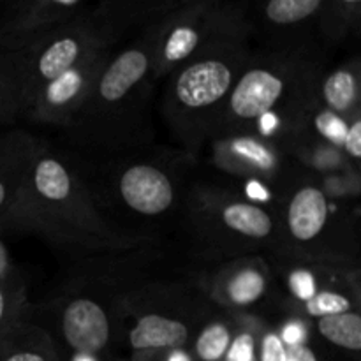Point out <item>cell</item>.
Masks as SVG:
<instances>
[{
	"mask_svg": "<svg viewBox=\"0 0 361 361\" xmlns=\"http://www.w3.org/2000/svg\"><path fill=\"white\" fill-rule=\"evenodd\" d=\"M2 226L32 231L87 259L140 252L154 243L150 235L126 231L106 219L80 169L46 143H39L27 183Z\"/></svg>",
	"mask_w": 361,
	"mask_h": 361,
	"instance_id": "1",
	"label": "cell"
},
{
	"mask_svg": "<svg viewBox=\"0 0 361 361\" xmlns=\"http://www.w3.org/2000/svg\"><path fill=\"white\" fill-rule=\"evenodd\" d=\"M154 27L111 53L88 97L62 129L74 145L116 154L143 143L155 81Z\"/></svg>",
	"mask_w": 361,
	"mask_h": 361,
	"instance_id": "2",
	"label": "cell"
},
{
	"mask_svg": "<svg viewBox=\"0 0 361 361\" xmlns=\"http://www.w3.org/2000/svg\"><path fill=\"white\" fill-rule=\"evenodd\" d=\"M323 69L317 49L254 51L233 87L215 136L259 133L271 122L270 137L279 143L296 116L317 102L316 83Z\"/></svg>",
	"mask_w": 361,
	"mask_h": 361,
	"instance_id": "3",
	"label": "cell"
},
{
	"mask_svg": "<svg viewBox=\"0 0 361 361\" xmlns=\"http://www.w3.org/2000/svg\"><path fill=\"white\" fill-rule=\"evenodd\" d=\"M250 37H233L197 53L168 76L162 109L189 155L210 143L233 87L252 56Z\"/></svg>",
	"mask_w": 361,
	"mask_h": 361,
	"instance_id": "4",
	"label": "cell"
},
{
	"mask_svg": "<svg viewBox=\"0 0 361 361\" xmlns=\"http://www.w3.org/2000/svg\"><path fill=\"white\" fill-rule=\"evenodd\" d=\"M182 212L194 243L210 259L222 263L277 250L279 212L242 194L196 183L189 187Z\"/></svg>",
	"mask_w": 361,
	"mask_h": 361,
	"instance_id": "5",
	"label": "cell"
},
{
	"mask_svg": "<svg viewBox=\"0 0 361 361\" xmlns=\"http://www.w3.org/2000/svg\"><path fill=\"white\" fill-rule=\"evenodd\" d=\"M212 309L196 281H145L116 309V338L123 335L133 358L185 351Z\"/></svg>",
	"mask_w": 361,
	"mask_h": 361,
	"instance_id": "6",
	"label": "cell"
},
{
	"mask_svg": "<svg viewBox=\"0 0 361 361\" xmlns=\"http://www.w3.org/2000/svg\"><path fill=\"white\" fill-rule=\"evenodd\" d=\"M281 200L277 256L289 263L358 267V240L349 217L335 207L317 176L300 169Z\"/></svg>",
	"mask_w": 361,
	"mask_h": 361,
	"instance_id": "7",
	"label": "cell"
},
{
	"mask_svg": "<svg viewBox=\"0 0 361 361\" xmlns=\"http://www.w3.org/2000/svg\"><path fill=\"white\" fill-rule=\"evenodd\" d=\"M154 78H168L182 63L217 42L252 37L249 4L221 0H180L154 27Z\"/></svg>",
	"mask_w": 361,
	"mask_h": 361,
	"instance_id": "8",
	"label": "cell"
},
{
	"mask_svg": "<svg viewBox=\"0 0 361 361\" xmlns=\"http://www.w3.org/2000/svg\"><path fill=\"white\" fill-rule=\"evenodd\" d=\"M115 44V39L106 34L104 28L92 16L90 7H87V11L73 21L53 30L25 51H20L23 95L21 116L41 88L95 53L109 51Z\"/></svg>",
	"mask_w": 361,
	"mask_h": 361,
	"instance_id": "9",
	"label": "cell"
},
{
	"mask_svg": "<svg viewBox=\"0 0 361 361\" xmlns=\"http://www.w3.org/2000/svg\"><path fill=\"white\" fill-rule=\"evenodd\" d=\"M210 148L219 171L271 187L281 196L300 171L281 145L263 134H219L210 141Z\"/></svg>",
	"mask_w": 361,
	"mask_h": 361,
	"instance_id": "10",
	"label": "cell"
},
{
	"mask_svg": "<svg viewBox=\"0 0 361 361\" xmlns=\"http://www.w3.org/2000/svg\"><path fill=\"white\" fill-rule=\"evenodd\" d=\"M173 162L148 157L123 162L113 176L116 200L134 215L147 219L166 217L183 207L189 189Z\"/></svg>",
	"mask_w": 361,
	"mask_h": 361,
	"instance_id": "11",
	"label": "cell"
},
{
	"mask_svg": "<svg viewBox=\"0 0 361 361\" xmlns=\"http://www.w3.org/2000/svg\"><path fill=\"white\" fill-rule=\"evenodd\" d=\"M196 284L215 309L247 316H259L275 291L274 270L263 256L222 261L200 275Z\"/></svg>",
	"mask_w": 361,
	"mask_h": 361,
	"instance_id": "12",
	"label": "cell"
},
{
	"mask_svg": "<svg viewBox=\"0 0 361 361\" xmlns=\"http://www.w3.org/2000/svg\"><path fill=\"white\" fill-rule=\"evenodd\" d=\"M324 0H270L249 6L252 34L263 35L268 51L316 49L317 21Z\"/></svg>",
	"mask_w": 361,
	"mask_h": 361,
	"instance_id": "13",
	"label": "cell"
},
{
	"mask_svg": "<svg viewBox=\"0 0 361 361\" xmlns=\"http://www.w3.org/2000/svg\"><path fill=\"white\" fill-rule=\"evenodd\" d=\"M111 53L113 49L95 53L80 66L73 67L41 88L25 109V118L37 126L63 129L88 97L99 73Z\"/></svg>",
	"mask_w": 361,
	"mask_h": 361,
	"instance_id": "14",
	"label": "cell"
},
{
	"mask_svg": "<svg viewBox=\"0 0 361 361\" xmlns=\"http://www.w3.org/2000/svg\"><path fill=\"white\" fill-rule=\"evenodd\" d=\"M83 0H20L0 18V49L25 51L87 11Z\"/></svg>",
	"mask_w": 361,
	"mask_h": 361,
	"instance_id": "15",
	"label": "cell"
},
{
	"mask_svg": "<svg viewBox=\"0 0 361 361\" xmlns=\"http://www.w3.org/2000/svg\"><path fill=\"white\" fill-rule=\"evenodd\" d=\"M41 141L21 129L0 133V224L20 197Z\"/></svg>",
	"mask_w": 361,
	"mask_h": 361,
	"instance_id": "16",
	"label": "cell"
},
{
	"mask_svg": "<svg viewBox=\"0 0 361 361\" xmlns=\"http://www.w3.org/2000/svg\"><path fill=\"white\" fill-rule=\"evenodd\" d=\"M180 0H102L90 7L92 16L116 42L133 28L141 32L164 20Z\"/></svg>",
	"mask_w": 361,
	"mask_h": 361,
	"instance_id": "17",
	"label": "cell"
},
{
	"mask_svg": "<svg viewBox=\"0 0 361 361\" xmlns=\"http://www.w3.org/2000/svg\"><path fill=\"white\" fill-rule=\"evenodd\" d=\"M316 101L345 122L361 116L360 60L353 59L335 69L321 71L316 83Z\"/></svg>",
	"mask_w": 361,
	"mask_h": 361,
	"instance_id": "18",
	"label": "cell"
},
{
	"mask_svg": "<svg viewBox=\"0 0 361 361\" xmlns=\"http://www.w3.org/2000/svg\"><path fill=\"white\" fill-rule=\"evenodd\" d=\"M245 314H231L212 309L197 326L192 341L187 345L190 361H226L242 328Z\"/></svg>",
	"mask_w": 361,
	"mask_h": 361,
	"instance_id": "19",
	"label": "cell"
},
{
	"mask_svg": "<svg viewBox=\"0 0 361 361\" xmlns=\"http://www.w3.org/2000/svg\"><path fill=\"white\" fill-rule=\"evenodd\" d=\"M0 361H62V358L49 331L27 317L0 341Z\"/></svg>",
	"mask_w": 361,
	"mask_h": 361,
	"instance_id": "20",
	"label": "cell"
},
{
	"mask_svg": "<svg viewBox=\"0 0 361 361\" xmlns=\"http://www.w3.org/2000/svg\"><path fill=\"white\" fill-rule=\"evenodd\" d=\"M282 312L298 321H316L335 314L360 310V291L353 289H319L303 300H279Z\"/></svg>",
	"mask_w": 361,
	"mask_h": 361,
	"instance_id": "21",
	"label": "cell"
},
{
	"mask_svg": "<svg viewBox=\"0 0 361 361\" xmlns=\"http://www.w3.org/2000/svg\"><path fill=\"white\" fill-rule=\"evenodd\" d=\"M361 27V0H324L317 39L330 46L348 41Z\"/></svg>",
	"mask_w": 361,
	"mask_h": 361,
	"instance_id": "22",
	"label": "cell"
},
{
	"mask_svg": "<svg viewBox=\"0 0 361 361\" xmlns=\"http://www.w3.org/2000/svg\"><path fill=\"white\" fill-rule=\"evenodd\" d=\"M21 111V55L0 49V127L13 123Z\"/></svg>",
	"mask_w": 361,
	"mask_h": 361,
	"instance_id": "23",
	"label": "cell"
},
{
	"mask_svg": "<svg viewBox=\"0 0 361 361\" xmlns=\"http://www.w3.org/2000/svg\"><path fill=\"white\" fill-rule=\"evenodd\" d=\"M30 314L27 282L20 271L13 270L0 279V341Z\"/></svg>",
	"mask_w": 361,
	"mask_h": 361,
	"instance_id": "24",
	"label": "cell"
},
{
	"mask_svg": "<svg viewBox=\"0 0 361 361\" xmlns=\"http://www.w3.org/2000/svg\"><path fill=\"white\" fill-rule=\"evenodd\" d=\"M317 334L335 348L360 355L361 351V316L360 310L335 314L312 321Z\"/></svg>",
	"mask_w": 361,
	"mask_h": 361,
	"instance_id": "25",
	"label": "cell"
},
{
	"mask_svg": "<svg viewBox=\"0 0 361 361\" xmlns=\"http://www.w3.org/2000/svg\"><path fill=\"white\" fill-rule=\"evenodd\" d=\"M288 345L282 341L281 326L259 317L256 337V361H286Z\"/></svg>",
	"mask_w": 361,
	"mask_h": 361,
	"instance_id": "26",
	"label": "cell"
},
{
	"mask_svg": "<svg viewBox=\"0 0 361 361\" xmlns=\"http://www.w3.org/2000/svg\"><path fill=\"white\" fill-rule=\"evenodd\" d=\"M261 316H243L236 341L226 361H256V337Z\"/></svg>",
	"mask_w": 361,
	"mask_h": 361,
	"instance_id": "27",
	"label": "cell"
},
{
	"mask_svg": "<svg viewBox=\"0 0 361 361\" xmlns=\"http://www.w3.org/2000/svg\"><path fill=\"white\" fill-rule=\"evenodd\" d=\"M342 152L345 157L353 162L355 166H360L361 159V116L349 120L348 134H345L344 145H342Z\"/></svg>",
	"mask_w": 361,
	"mask_h": 361,
	"instance_id": "28",
	"label": "cell"
},
{
	"mask_svg": "<svg viewBox=\"0 0 361 361\" xmlns=\"http://www.w3.org/2000/svg\"><path fill=\"white\" fill-rule=\"evenodd\" d=\"M288 345V356L286 361H323L321 356L317 355L316 349L309 344V341L295 342V344Z\"/></svg>",
	"mask_w": 361,
	"mask_h": 361,
	"instance_id": "29",
	"label": "cell"
},
{
	"mask_svg": "<svg viewBox=\"0 0 361 361\" xmlns=\"http://www.w3.org/2000/svg\"><path fill=\"white\" fill-rule=\"evenodd\" d=\"M14 270V267L11 264V259H9V252H7V247L4 245L2 238H0V279L6 277L7 274H11V271Z\"/></svg>",
	"mask_w": 361,
	"mask_h": 361,
	"instance_id": "30",
	"label": "cell"
}]
</instances>
